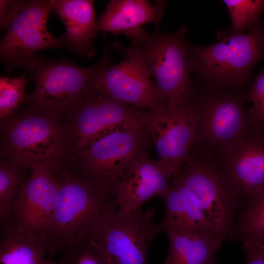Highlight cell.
<instances>
[{
  "instance_id": "cell-22",
  "label": "cell",
  "mask_w": 264,
  "mask_h": 264,
  "mask_svg": "<svg viewBox=\"0 0 264 264\" xmlns=\"http://www.w3.org/2000/svg\"><path fill=\"white\" fill-rule=\"evenodd\" d=\"M235 237L264 245V188L241 203L234 226Z\"/></svg>"
},
{
  "instance_id": "cell-13",
  "label": "cell",
  "mask_w": 264,
  "mask_h": 264,
  "mask_svg": "<svg viewBox=\"0 0 264 264\" xmlns=\"http://www.w3.org/2000/svg\"><path fill=\"white\" fill-rule=\"evenodd\" d=\"M30 169V176L14 204L11 224L31 236L45 240L56 204L59 172L44 163H36Z\"/></svg>"
},
{
  "instance_id": "cell-7",
  "label": "cell",
  "mask_w": 264,
  "mask_h": 264,
  "mask_svg": "<svg viewBox=\"0 0 264 264\" xmlns=\"http://www.w3.org/2000/svg\"><path fill=\"white\" fill-rule=\"evenodd\" d=\"M109 202L79 176L59 173L56 204L45 239L46 259L52 260L64 247L87 236Z\"/></svg>"
},
{
  "instance_id": "cell-28",
  "label": "cell",
  "mask_w": 264,
  "mask_h": 264,
  "mask_svg": "<svg viewBox=\"0 0 264 264\" xmlns=\"http://www.w3.org/2000/svg\"><path fill=\"white\" fill-rule=\"evenodd\" d=\"M242 242L246 256L245 264H264V245L251 239Z\"/></svg>"
},
{
  "instance_id": "cell-18",
  "label": "cell",
  "mask_w": 264,
  "mask_h": 264,
  "mask_svg": "<svg viewBox=\"0 0 264 264\" xmlns=\"http://www.w3.org/2000/svg\"><path fill=\"white\" fill-rule=\"evenodd\" d=\"M55 11L66 30L62 36L67 49L79 55L91 58L96 53L93 40L98 32L94 1L52 0Z\"/></svg>"
},
{
  "instance_id": "cell-29",
  "label": "cell",
  "mask_w": 264,
  "mask_h": 264,
  "mask_svg": "<svg viewBox=\"0 0 264 264\" xmlns=\"http://www.w3.org/2000/svg\"><path fill=\"white\" fill-rule=\"evenodd\" d=\"M49 264H53V261H51Z\"/></svg>"
},
{
  "instance_id": "cell-8",
  "label": "cell",
  "mask_w": 264,
  "mask_h": 264,
  "mask_svg": "<svg viewBox=\"0 0 264 264\" xmlns=\"http://www.w3.org/2000/svg\"><path fill=\"white\" fill-rule=\"evenodd\" d=\"M110 46L107 45L98 62L90 67H80L65 59L52 60L36 57L26 68L35 82L30 97L33 106L62 111L87 94L102 70L110 64Z\"/></svg>"
},
{
  "instance_id": "cell-27",
  "label": "cell",
  "mask_w": 264,
  "mask_h": 264,
  "mask_svg": "<svg viewBox=\"0 0 264 264\" xmlns=\"http://www.w3.org/2000/svg\"><path fill=\"white\" fill-rule=\"evenodd\" d=\"M247 99L253 104L249 112L251 124L255 130H261L264 125V68L251 85Z\"/></svg>"
},
{
  "instance_id": "cell-12",
  "label": "cell",
  "mask_w": 264,
  "mask_h": 264,
  "mask_svg": "<svg viewBox=\"0 0 264 264\" xmlns=\"http://www.w3.org/2000/svg\"><path fill=\"white\" fill-rule=\"evenodd\" d=\"M124 52L126 58L118 64L105 66L93 88L118 102L139 109L166 108L138 47L125 48Z\"/></svg>"
},
{
  "instance_id": "cell-15",
  "label": "cell",
  "mask_w": 264,
  "mask_h": 264,
  "mask_svg": "<svg viewBox=\"0 0 264 264\" xmlns=\"http://www.w3.org/2000/svg\"><path fill=\"white\" fill-rule=\"evenodd\" d=\"M258 131L250 129L218 150L220 160L216 162L241 203L264 188V135Z\"/></svg>"
},
{
  "instance_id": "cell-19",
  "label": "cell",
  "mask_w": 264,
  "mask_h": 264,
  "mask_svg": "<svg viewBox=\"0 0 264 264\" xmlns=\"http://www.w3.org/2000/svg\"><path fill=\"white\" fill-rule=\"evenodd\" d=\"M165 232L169 246L163 264H218L216 254L225 240L216 232L194 229Z\"/></svg>"
},
{
  "instance_id": "cell-25",
  "label": "cell",
  "mask_w": 264,
  "mask_h": 264,
  "mask_svg": "<svg viewBox=\"0 0 264 264\" xmlns=\"http://www.w3.org/2000/svg\"><path fill=\"white\" fill-rule=\"evenodd\" d=\"M53 264H112L106 254L86 236L64 247Z\"/></svg>"
},
{
  "instance_id": "cell-20",
  "label": "cell",
  "mask_w": 264,
  "mask_h": 264,
  "mask_svg": "<svg viewBox=\"0 0 264 264\" xmlns=\"http://www.w3.org/2000/svg\"><path fill=\"white\" fill-rule=\"evenodd\" d=\"M161 198L165 204L164 215L159 223L162 232L172 229H194L216 232L176 176L172 179L168 189Z\"/></svg>"
},
{
  "instance_id": "cell-2",
  "label": "cell",
  "mask_w": 264,
  "mask_h": 264,
  "mask_svg": "<svg viewBox=\"0 0 264 264\" xmlns=\"http://www.w3.org/2000/svg\"><path fill=\"white\" fill-rule=\"evenodd\" d=\"M152 145L145 124L108 133L77 150L80 160L71 174L87 181L110 201L117 183Z\"/></svg>"
},
{
  "instance_id": "cell-26",
  "label": "cell",
  "mask_w": 264,
  "mask_h": 264,
  "mask_svg": "<svg viewBox=\"0 0 264 264\" xmlns=\"http://www.w3.org/2000/svg\"><path fill=\"white\" fill-rule=\"evenodd\" d=\"M26 72L19 77H0V116L1 118L11 115L26 98L25 85L28 79Z\"/></svg>"
},
{
  "instance_id": "cell-9",
  "label": "cell",
  "mask_w": 264,
  "mask_h": 264,
  "mask_svg": "<svg viewBox=\"0 0 264 264\" xmlns=\"http://www.w3.org/2000/svg\"><path fill=\"white\" fill-rule=\"evenodd\" d=\"M197 121L195 146L219 150L245 135L251 126L243 99L233 92L210 90L193 101Z\"/></svg>"
},
{
  "instance_id": "cell-6",
  "label": "cell",
  "mask_w": 264,
  "mask_h": 264,
  "mask_svg": "<svg viewBox=\"0 0 264 264\" xmlns=\"http://www.w3.org/2000/svg\"><path fill=\"white\" fill-rule=\"evenodd\" d=\"M176 176L194 198L216 232L225 241L233 238L241 200L217 163L193 151Z\"/></svg>"
},
{
  "instance_id": "cell-3",
  "label": "cell",
  "mask_w": 264,
  "mask_h": 264,
  "mask_svg": "<svg viewBox=\"0 0 264 264\" xmlns=\"http://www.w3.org/2000/svg\"><path fill=\"white\" fill-rule=\"evenodd\" d=\"M187 34L185 25L172 33L156 29L137 46L170 111L193 101L197 95L191 79Z\"/></svg>"
},
{
  "instance_id": "cell-21",
  "label": "cell",
  "mask_w": 264,
  "mask_h": 264,
  "mask_svg": "<svg viewBox=\"0 0 264 264\" xmlns=\"http://www.w3.org/2000/svg\"><path fill=\"white\" fill-rule=\"evenodd\" d=\"M46 241L11 224L0 228V264H45Z\"/></svg>"
},
{
  "instance_id": "cell-23",
  "label": "cell",
  "mask_w": 264,
  "mask_h": 264,
  "mask_svg": "<svg viewBox=\"0 0 264 264\" xmlns=\"http://www.w3.org/2000/svg\"><path fill=\"white\" fill-rule=\"evenodd\" d=\"M22 167L11 161L0 166V226L11 224L14 204L24 182L21 172Z\"/></svg>"
},
{
  "instance_id": "cell-10",
  "label": "cell",
  "mask_w": 264,
  "mask_h": 264,
  "mask_svg": "<svg viewBox=\"0 0 264 264\" xmlns=\"http://www.w3.org/2000/svg\"><path fill=\"white\" fill-rule=\"evenodd\" d=\"M193 101L173 111L166 108L154 109L145 115V126L156 149L158 161L172 178L180 172L196 144Z\"/></svg>"
},
{
  "instance_id": "cell-17",
  "label": "cell",
  "mask_w": 264,
  "mask_h": 264,
  "mask_svg": "<svg viewBox=\"0 0 264 264\" xmlns=\"http://www.w3.org/2000/svg\"><path fill=\"white\" fill-rule=\"evenodd\" d=\"M165 6L163 0L153 4L147 0H111L97 22L98 31L124 34L137 46L149 34L141 26L153 22L158 29Z\"/></svg>"
},
{
  "instance_id": "cell-24",
  "label": "cell",
  "mask_w": 264,
  "mask_h": 264,
  "mask_svg": "<svg viewBox=\"0 0 264 264\" xmlns=\"http://www.w3.org/2000/svg\"><path fill=\"white\" fill-rule=\"evenodd\" d=\"M229 12L231 25L227 30L245 33L255 28L264 11V0H223Z\"/></svg>"
},
{
  "instance_id": "cell-11",
  "label": "cell",
  "mask_w": 264,
  "mask_h": 264,
  "mask_svg": "<svg viewBox=\"0 0 264 264\" xmlns=\"http://www.w3.org/2000/svg\"><path fill=\"white\" fill-rule=\"evenodd\" d=\"M78 149L108 133L145 124L148 110L118 102L93 88L67 108Z\"/></svg>"
},
{
  "instance_id": "cell-1",
  "label": "cell",
  "mask_w": 264,
  "mask_h": 264,
  "mask_svg": "<svg viewBox=\"0 0 264 264\" xmlns=\"http://www.w3.org/2000/svg\"><path fill=\"white\" fill-rule=\"evenodd\" d=\"M216 36L218 41L210 45L189 44L192 74L211 90L241 87L250 79L254 66L264 60V22L247 33L226 28Z\"/></svg>"
},
{
  "instance_id": "cell-14",
  "label": "cell",
  "mask_w": 264,
  "mask_h": 264,
  "mask_svg": "<svg viewBox=\"0 0 264 264\" xmlns=\"http://www.w3.org/2000/svg\"><path fill=\"white\" fill-rule=\"evenodd\" d=\"M49 116L34 112L8 126L2 151L24 170L38 163L48 164L59 146V132Z\"/></svg>"
},
{
  "instance_id": "cell-5",
  "label": "cell",
  "mask_w": 264,
  "mask_h": 264,
  "mask_svg": "<svg viewBox=\"0 0 264 264\" xmlns=\"http://www.w3.org/2000/svg\"><path fill=\"white\" fill-rule=\"evenodd\" d=\"M52 11V0H13L0 22L1 29L6 32L0 40V57L7 71L17 67L25 69L40 50L67 48L62 36L55 37L47 30Z\"/></svg>"
},
{
  "instance_id": "cell-4",
  "label": "cell",
  "mask_w": 264,
  "mask_h": 264,
  "mask_svg": "<svg viewBox=\"0 0 264 264\" xmlns=\"http://www.w3.org/2000/svg\"><path fill=\"white\" fill-rule=\"evenodd\" d=\"M154 208L127 213L110 201L94 221L87 236L112 264H148V253L162 230L155 222Z\"/></svg>"
},
{
  "instance_id": "cell-16",
  "label": "cell",
  "mask_w": 264,
  "mask_h": 264,
  "mask_svg": "<svg viewBox=\"0 0 264 264\" xmlns=\"http://www.w3.org/2000/svg\"><path fill=\"white\" fill-rule=\"evenodd\" d=\"M172 177L149 152L140 156L115 185L113 199L115 207L132 213L155 196L162 197L168 189Z\"/></svg>"
}]
</instances>
